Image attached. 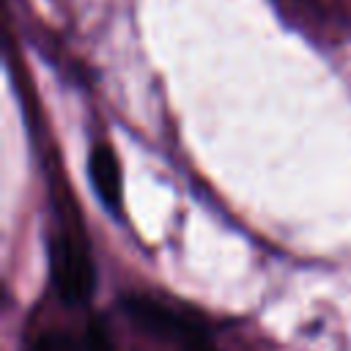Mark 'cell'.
Returning <instances> with one entry per match:
<instances>
[{
    "mask_svg": "<svg viewBox=\"0 0 351 351\" xmlns=\"http://www.w3.org/2000/svg\"><path fill=\"white\" fill-rule=\"evenodd\" d=\"M49 274L63 304H85L96 288V271L90 255L69 233L49 239Z\"/></svg>",
    "mask_w": 351,
    "mask_h": 351,
    "instance_id": "obj_1",
    "label": "cell"
},
{
    "mask_svg": "<svg viewBox=\"0 0 351 351\" xmlns=\"http://www.w3.org/2000/svg\"><path fill=\"white\" fill-rule=\"evenodd\" d=\"M123 310H126L129 321H134L148 335L173 337V340H181L184 346L192 340H206V324L197 315H192L181 307H173L167 302H159L154 296H140V293L126 296Z\"/></svg>",
    "mask_w": 351,
    "mask_h": 351,
    "instance_id": "obj_2",
    "label": "cell"
},
{
    "mask_svg": "<svg viewBox=\"0 0 351 351\" xmlns=\"http://www.w3.org/2000/svg\"><path fill=\"white\" fill-rule=\"evenodd\" d=\"M184 351H219V348H214L208 340H192L184 346Z\"/></svg>",
    "mask_w": 351,
    "mask_h": 351,
    "instance_id": "obj_6",
    "label": "cell"
},
{
    "mask_svg": "<svg viewBox=\"0 0 351 351\" xmlns=\"http://www.w3.org/2000/svg\"><path fill=\"white\" fill-rule=\"evenodd\" d=\"M88 178L99 197V203L110 214H121L123 203V181H121V165L110 145L96 143L88 154Z\"/></svg>",
    "mask_w": 351,
    "mask_h": 351,
    "instance_id": "obj_3",
    "label": "cell"
},
{
    "mask_svg": "<svg viewBox=\"0 0 351 351\" xmlns=\"http://www.w3.org/2000/svg\"><path fill=\"white\" fill-rule=\"evenodd\" d=\"M82 351H112V340H110V332L104 329V324L90 321V324L85 326Z\"/></svg>",
    "mask_w": 351,
    "mask_h": 351,
    "instance_id": "obj_5",
    "label": "cell"
},
{
    "mask_svg": "<svg viewBox=\"0 0 351 351\" xmlns=\"http://www.w3.org/2000/svg\"><path fill=\"white\" fill-rule=\"evenodd\" d=\"M30 351H82L66 332H44L33 340Z\"/></svg>",
    "mask_w": 351,
    "mask_h": 351,
    "instance_id": "obj_4",
    "label": "cell"
}]
</instances>
